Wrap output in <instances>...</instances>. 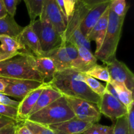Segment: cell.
Segmentation results:
<instances>
[{
	"mask_svg": "<svg viewBox=\"0 0 134 134\" xmlns=\"http://www.w3.org/2000/svg\"><path fill=\"white\" fill-rule=\"evenodd\" d=\"M82 73L71 68L56 71L52 79L47 82L64 96L85 99L97 106L100 98L82 81Z\"/></svg>",
	"mask_w": 134,
	"mask_h": 134,
	"instance_id": "6da1fadb",
	"label": "cell"
},
{
	"mask_svg": "<svg viewBox=\"0 0 134 134\" xmlns=\"http://www.w3.org/2000/svg\"><path fill=\"white\" fill-rule=\"evenodd\" d=\"M31 55L27 52H23L13 58L1 62L0 77L45 82L44 78L33 68Z\"/></svg>",
	"mask_w": 134,
	"mask_h": 134,
	"instance_id": "7a4b0ae2",
	"label": "cell"
},
{
	"mask_svg": "<svg viewBox=\"0 0 134 134\" xmlns=\"http://www.w3.org/2000/svg\"><path fill=\"white\" fill-rule=\"evenodd\" d=\"M125 16H119L110 10L105 35L100 48L95 52V57L103 63L111 62L116 58L118 45L121 37Z\"/></svg>",
	"mask_w": 134,
	"mask_h": 134,
	"instance_id": "3957f363",
	"label": "cell"
},
{
	"mask_svg": "<svg viewBox=\"0 0 134 134\" xmlns=\"http://www.w3.org/2000/svg\"><path fill=\"white\" fill-rule=\"evenodd\" d=\"M75 118L65 97L56 99L40 111L30 115L27 120L48 126Z\"/></svg>",
	"mask_w": 134,
	"mask_h": 134,
	"instance_id": "277c9868",
	"label": "cell"
},
{
	"mask_svg": "<svg viewBox=\"0 0 134 134\" xmlns=\"http://www.w3.org/2000/svg\"><path fill=\"white\" fill-rule=\"evenodd\" d=\"M89 10L81 0L77 1L74 13L68 21L64 37L65 41L73 43L76 47H85L90 50V41L81 31L82 21Z\"/></svg>",
	"mask_w": 134,
	"mask_h": 134,
	"instance_id": "5b68a950",
	"label": "cell"
},
{
	"mask_svg": "<svg viewBox=\"0 0 134 134\" xmlns=\"http://www.w3.org/2000/svg\"><path fill=\"white\" fill-rule=\"evenodd\" d=\"M30 23L32 24L34 31L39 38L44 55L60 45L62 38L48 20L38 19Z\"/></svg>",
	"mask_w": 134,
	"mask_h": 134,
	"instance_id": "8992f818",
	"label": "cell"
},
{
	"mask_svg": "<svg viewBox=\"0 0 134 134\" xmlns=\"http://www.w3.org/2000/svg\"><path fill=\"white\" fill-rule=\"evenodd\" d=\"M64 97L76 118L92 124L98 123L100 120L102 115L96 105L80 98Z\"/></svg>",
	"mask_w": 134,
	"mask_h": 134,
	"instance_id": "52a82bcc",
	"label": "cell"
},
{
	"mask_svg": "<svg viewBox=\"0 0 134 134\" xmlns=\"http://www.w3.org/2000/svg\"><path fill=\"white\" fill-rule=\"evenodd\" d=\"M39 19L41 20H48L61 35L62 38L65 37L64 33L68 22L64 18L56 0H44L43 9Z\"/></svg>",
	"mask_w": 134,
	"mask_h": 134,
	"instance_id": "ba28073f",
	"label": "cell"
},
{
	"mask_svg": "<svg viewBox=\"0 0 134 134\" xmlns=\"http://www.w3.org/2000/svg\"><path fill=\"white\" fill-rule=\"evenodd\" d=\"M97 107L101 115L109 117L113 122L128 113L126 107L117 98L113 96L106 90L100 98Z\"/></svg>",
	"mask_w": 134,
	"mask_h": 134,
	"instance_id": "9c48e42d",
	"label": "cell"
},
{
	"mask_svg": "<svg viewBox=\"0 0 134 134\" xmlns=\"http://www.w3.org/2000/svg\"><path fill=\"white\" fill-rule=\"evenodd\" d=\"M3 78V77H1ZM7 86L3 93L7 96L23 99L28 93L40 87L46 82H39L33 80L3 78Z\"/></svg>",
	"mask_w": 134,
	"mask_h": 134,
	"instance_id": "30bf717a",
	"label": "cell"
},
{
	"mask_svg": "<svg viewBox=\"0 0 134 134\" xmlns=\"http://www.w3.org/2000/svg\"><path fill=\"white\" fill-rule=\"evenodd\" d=\"M105 64L109 73L111 80L124 84L128 90L133 92L134 75L124 62L115 58Z\"/></svg>",
	"mask_w": 134,
	"mask_h": 134,
	"instance_id": "8fae6325",
	"label": "cell"
},
{
	"mask_svg": "<svg viewBox=\"0 0 134 134\" xmlns=\"http://www.w3.org/2000/svg\"><path fill=\"white\" fill-rule=\"evenodd\" d=\"M24 48L25 52L31 54L35 57H44L37 35L34 31L32 24L24 27L16 39Z\"/></svg>",
	"mask_w": 134,
	"mask_h": 134,
	"instance_id": "7c38bea8",
	"label": "cell"
},
{
	"mask_svg": "<svg viewBox=\"0 0 134 134\" xmlns=\"http://www.w3.org/2000/svg\"><path fill=\"white\" fill-rule=\"evenodd\" d=\"M93 124L73 118L67 121L48 126L56 134H82Z\"/></svg>",
	"mask_w": 134,
	"mask_h": 134,
	"instance_id": "4fadbf2b",
	"label": "cell"
},
{
	"mask_svg": "<svg viewBox=\"0 0 134 134\" xmlns=\"http://www.w3.org/2000/svg\"><path fill=\"white\" fill-rule=\"evenodd\" d=\"M48 85L46 82L40 87L35 89L27 94L22 100L20 102L18 107V121L24 122L27 120L30 116V113L36 104L39 96L41 94L43 89Z\"/></svg>",
	"mask_w": 134,
	"mask_h": 134,
	"instance_id": "5bb4252c",
	"label": "cell"
},
{
	"mask_svg": "<svg viewBox=\"0 0 134 134\" xmlns=\"http://www.w3.org/2000/svg\"><path fill=\"white\" fill-rule=\"evenodd\" d=\"M0 62H3L25 52L23 46L15 39L0 36Z\"/></svg>",
	"mask_w": 134,
	"mask_h": 134,
	"instance_id": "9a60e30c",
	"label": "cell"
},
{
	"mask_svg": "<svg viewBox=\"0 0 134 134\" xmlns=\"http://www.w3.org/2000/svg\"><path fill=\"white\" fill-rule=\"evenodd\" d=\"M109 16V6L106 9L103 14L101 16L99 19L96 23L86 37L90 41H95L96 44V52L100 48L104 39L107 26H108Z\"/></svg>",
	"mask_w": 134,
	"mask_h": 134,
	"instance_id": "2e32d148",
	"label": "cell"
},
{
	"mask_svg": "<svg viewBox=\"0 0 134 134\" xmlns=\"http://www.w3.org/2000/svg\"><path fill=\"white\" fill-rule=\"evenodd\" d=\"M110 3L111 2L96 5L88 11L81 25V31L85 37H87L92 27L98 22L106 9L109 6Z\"/></svg>",
	"mask_w": 134,
	"mask_h": 134,
	"instance_id": "e0dca14e",
	"label": "cell"
},
{
	"mask_svg": "<svg viewBox=\"0 0 134 134\" xmlns=\"http://www.w3.org/2000/svg\"><path fill=\"white\" fill-rule=\"evenodd\" d=\"M65 38H62V41L60 46L49 51L44 55V56L48 57L52 60L56 67V71L71 68V60L65 49Z\"/></svg>",
	"mask_w": 134,
	"mask_h": 134,
	"instance_id": "ac0fdd59",
	"label": "cell"
},
{
	"mask_svg": "<svg viewBox=\"0 0 134 134\" xmlns=\"http://www.w3.org/2000/svg\"><path fill=\"white\" fill-rule=\"evenodd\" d=\"M31 63L33 68L44 78V79H52L56 71V67L52 60L48 57H35L31 55Z\"/></svg>",
	"mask_w": 134,
	"mask_h": 134,
	"instance_id": "d6986e66",
	"label": "cell"
},
{
	"mask_svg": "<svg viewBox=\"0 0 134 134\" xmlns=\"http://www.w3.org/2000/svg\"><path fill=\"white\" fill-rule=\"evenodd\" d=\"M62 96H63L62 94H60L58 91L55 90L54 88L51 87L48 84V85L43 89L41 94L39 96L36 104L34 106L31 112L30 113V116L35 113L40 111L42 109L44 108L51 103H53L56 99L61 98Z\"/></svg>",
	"mask_w": 134,
	"mask_h": 134,
	"instance_id": "ffe728a7",
	"label": "cell"
},
{
	"mask_svg": "<svg viewBox=\"0 0 134 134\" xmlns=\"http://www.w3.org/2000/svg\"><path fill=\"white\" fill-rule=\"evenodd\" d=\"M23 28L17 24L14 16L9 14L0 18V36H8L17 39Z\"/></svg>",
	"mask_w": 134,
	"mask_h": 134,
	"instance_id": "44dd1931",
	"label": "cell"
},
{
	"mask_svg": "<svg viewBox=\"0 0 134 134\" xmlns=\"http://www.w3.org/2000/svg\"><path fill=\"white\" fill-rule=\"evenodd\" d=\"M78 52L79 58V72L85 73L97 64L98 59L90 52V50L85 47H79Z\"/></svg>",
	"mask_w": 134,
	"mask_h": 134,
	"instance_id": "7402d4cb",
	"label": "cell"
},
{
	"mask_svg": "<svg viewBox=\"0 0 134 134\" xmlns=\"http://www.w3.org/2000/svg\"><path fill=\"white\" fill-rule=\"evenodd\" d=\"M110 83L112 85L117 94L118 99L128 109L133 102V92L127 88L125 85L122 82L111 80Z\"/></svg>",
	"mask_w": 134,
	"mask_h": 134,
	"instance_id": "603a6c76",
	"label": "cell"
},
{
	"mask_svg": "<svg viewBox=\"0 0 134 134\" xmlns=\"http://www.w3.org/2000/svg\"><path fill=\"white\" fill-rule=\"evenodd\" d=\"M27 7V13L32 22L40 16L43 9L44 0H24Z\"/></svg>",
	"mask_w": 134,
	"mask_h": 134,
	"instance_id": "cb8c5ba5",
	"label": "cell"
},
{
	"mask_svg": "<svg viewBox=\"0 0 134 134\" xmlns=\"http://www.w3.org/2000/svg\"><path fill=\"white\" fill-rule=\"evenodd\" d=\"M82 81L88 86L89 88L94 94H97L99 98H101L105 92V86H103L98 80L88 75L86 73H82Z\"/></svg>",
	"mask_w": 134,
	"mask_h": 134,
	"instance_id": "d4e9b609",
	"label": "cell"
},
{
	"mask_svg": "<svg viewBox=\"0 0 134 134\" xmlns=\"http://www.w3.org/2000/svg\"><path fill=\"white\" fill-rule=\"evenodd\" d=\"M85 73L96 79L101 80L106 82H109L111 81V77L107 68L105 66L98 65V64L90 68Z\"/></svg>",
	"mask_w": 134,
	"mask_h": 134,
	"instance_id": "484cf974",
	"label": "cell"
},
{
	"mask_svg": "<svg viewBox=\"0 0 134 134\" xmlns=\"http://www.w3.org/2000/svg\"><path fill=\"white\" fill-rule=\"evenodd\" d=\"M65 47L67 53L71 60V69L79 71V58L78 47L73 43L65 41Z\"/></svg>",
	"mask_w": 134,
	"mask_h": 134,
	"instance_id": "4316f807",
	"label": "cell"
},
{
	"mask_svg": "<svg viewBox=\"0 0 134 134\" xmlns=\"http://www.w3.org/2000/svg\"><path fill=\"white\" fill-rule=\"evenodd\" d=\"M22 122L24 125L30 130L32 134H56L47 126L34 122L29 120H26Z\"/></svg>",
	"mask_w": 134,
	"mask_h": 134,
	"instance_id": "83f0119b",
	"label": "cell"
},
{
	"mask_svg": "<svg viewBox=\"0 0 134 134\" xmlns=\"http://www.w3.org/2000/svg\"><path fill=\"white\" fill-rule=\"evenodd\" d=\"M129 8L126 0H113L109 5L110 10L119 16H126Z\"/></svg>",
	"mask_w": 134,
	"mask_h": 134,
	"instance_id": "f1b7e54d",
	"label": "cell"
},
{
	"mask_svg": "<svg viewBox=\"0 0 134 134\" xmlns=\"http://www.w3.org/2000/svg\"><path fill=\"white\" fill-rule=\"evenodd\" d=\"M114 126H104L98 123L93 124L82 134H113Z\"/></svg>",
	"mask_w": 134,
	"mask_h": 134,
	"instance_id": "f546056e",
	"label": "cell"
},
{
	"mask_svg": "<svg viewBox=\"0 0 134 134\" xmlns=\"http://www.w3.org/2000/svg\"><path fill=\"white\" fill-rule=\"evenodd\" d=\"M0 115L7 117L14 120L16 122H18L17 107L5 105H0Z\"/></svg>",
	"mask_w": 134,
	"mask_h": 134,
	"instance_id": "4dcf8cb0",
	"label": "cell"
},
{
	"mask_svg": "<svg viewBox=\"0 0 134 134\" xmlns=\"http://www.w3.org/2000/svg\"><path fill=\"white\" fill-rule=\"evenodd\" d=\"M113 126V134H128L126 115L116 119Z\"/></svg>",
	"mask_w": 134,
	"mask_h": 134,
	"instance_id": "1f68e13d",
	"label": "cell"
},
{
	"mask_svg": "<svg viewBox=\"0 0 134 134\" xmlns=\"http://www.w3.org/2000/svg\"><path fill=\"white\" fill-rule=\"evenodd\" d=\"M134 102L131 104L128 109V113L126 115L127 124H128V134H134Z\"/></svg>",
	"mask_w": 134,
	"mask_h": 134,
	"instance_id": "d6a6232c",
	"label": "cell"
},
{
	"mask_svg": "<svg viewBox=\"0 0 134 134\" xmlns=\"http://www.w3.org/2000/svg\"><path fill=\"white\" fill-rule=\"evenodd\" d=\"M20 0H3L8 14L12 16H14L16 11L17 5L18 3H20Z\"/></svg>",
	"mask_w": 134,
	"mask_h": 134,
	"instance_id": "836d02e7",
	"label": "cell"
},
{
	"mask_svg": "<svg viewBox=\"0 0 134 134\" xmlns=\"http://www.w3.org/2000/svg\"><path fill=\"white\" fill-rule=\"evenodd\" d=\"M77 1V0H64V7H65L68 21L70 19L74 13Z\"/></svg>",
	"mask_w": 134,
	"mask_h": 134,
	"instance_id": "e575fe53",
	"label": "cell"
},
{
	"mask_svg": "<svg viewBox=\"0 0 134 134\" xmlns=\"http://www.w3.org/2000/svg\"><path fill=\"white\" fill-rule=\"evenodd\" d=\"M20 102L13 100L10 99L9 96L4 94L3 92H0V105H5L13 106L18 108Z\"/></svg>",
	"mask_w": 134,
	"mask_h": 134,
	"instance_id": "d590c367",
	"label": "cell"
},
{
	"mask_svg": "<svg viewBox=\"0 0 134 134\" xmlns=\"http://www.w3.org/2000/svg\"><path fill=\"white\" fill-rule=\"evenodd\" d=\"M18 123L19 122H16L15 121H13V122L10 123L1 130L0 134H15L16 130Z\"/></svg>",
	"mask_w": 134,
	"mask_h": 134,
	"instance_id": "8d00e7d4",
	"label": "cell"
},
{
	"mask_svg": "<svg viewBox=\"0 0 134 134\" xmlns=\"http://www.w3.org/2000/svg\"><path fill=\"white\" fill-rule=\"evenodd\" d=\"M81 1L89 9H90L96 5L104 3L111 2L113 0H81Z\"/></svg>",
	"mask_w": 134,
	"mask_h": 134,
	"instance_id": "74e56055",
	"label": "cell"
},
{
	"mask_svg": "<svg viewBox=\"0 0 134 134\" xmlns=\"http://www.w3.org/2000/svg\"><path fill=\"white\" fill-rule=\"evenodd\" d=\"M15 134H32L31 132H30V130L27 128L25 125L23 124L22 125H20L18 123V126H17Z\"/></svg>",
	"mask_w": 134,
	"mask_h": 134,
	"instance_id": "f35d334b",
	"label": "cell"
},
{
	"mask_svg": "<svg viewBox=\"0 0 134 134\" xmlns=\"http://www.w3.org/2000/svg\"><path fill=\"white\" fill-rule=\"evenodd\" d=\"M13 121H14V120H12V119H9V118L7 117H5V116H0V128H3L5 126L8 125V124H9L10 123L13 122Z\"/></svg>",
	"mask_w": 134,
	"mask_h": 134,
	"instance_id": "ab89813d",
	"label": "cell"
},
{
	"mask_svg": "<svg viewBox=\"0 0 134 134\" xmlns=\"http://www.w3.org/2000/svg\"><path fill=\"white\" fill-rule=\"evenodd\" d=\"M8 14L7 9L5 8L3 0H0V18H4Z\"/></svg>",
	"mask_w": 134,
	"mask_h": 134,
	"instance_id": "60d3db41",
	"label": "cell"
},
{
	"mask_svg": "<svg viewBox=\"0 0 134 134\" xmlns=\"http://www.w3.org/2000/svg\"><path fill=\"white\" fill-rule=\"evenodd\" d=\"M56 3H57L58 5L59 8H60V10H61L64 18H65V20H66L67 22H68V19H67V16H66V13H65V7H64V0H56Z\"/></svg>",
	"mask_w": 134,
	"mask_h": 134,
	"instance_id": "b9f144b4",
	"label": "cell"
},
{
	"mask_svg": "<svg viewBox=\"0 0 134 134\" xmlns=\"http://www.w3.org/2000/svg\"><path fill=\"white\" fill-rule=\"evenodd\" d=\"M7 83L4 79L1 77H0V92H3L6 88Z\"/></svg>",
	"mask_w": 134,
	"mask_h": 134,
	"instance_id": "7bdbcfd3",
	"label": "cell"
},
{
	"mask_svg": "<svg viewBox=\"0 0 134 134\" xmlns=\"http://www.w3.org/2000/svg\"><path fill=\"white\" fill-rule=\"evenodd\" d=\"M0 116H1V115H0Z\"/></svg>",
	"mask_w": 134,
	"mask_h": 134,
	"instance_id": "ee69618b",
	"label": "cell"
},
{
	"mask_svg": "<svg viewBox=\"0 0 134 134\" xmlns=\"http://www.w3.org/2000/svg\"></svg>",
	"mask_w": 134,
	"mask_h": 134,
	"instance_id": "f6af8a7d",
	"label": "cell"
},
{
	"mask_svg": "<svg viewBox=\"0 0 134 134\" xmlns=\"http://www.w3.org/2000/svg\"><path fill=\"white\" fill-rule=\"evenodd\" d=\"M77 1H78V0H77Z\"/></svg>",
	"mask_w": 134,
	"mask_h": 134,
	"instance_id": "bcb514c9",
	"label": "cell"
}]
</instances>
